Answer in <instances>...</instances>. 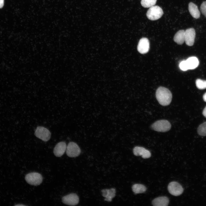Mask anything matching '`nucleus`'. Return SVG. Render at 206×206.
Listing matches in <instances>:
<instances>
[{"label": "nucleus", "mask_w": 206, "mask_h": 206, "mask_svg": "<svg viewBox=\"0 0 206 206\" xmlns=\"http://www.w3.org/2000/svg\"><path fill=\"white\" fill-rule=\"evenodd\" d=\"M156 96L159 103L163 106L168 105L172 100L171 93L168 89L163 87L161 86L157 88Z\"/></svg>", "instance_id": "obj_1"}, {"label": "nucleus", "mask_w": 206, "mask_h": 206, "mask_svg": "<svg viewBox=\"0 0 206 206\" xmlns=\"http://www.w3.org/2000/svg\"><path fill=\"white\" fill-rule=\"evenodd\" d=\"M151 126L152 128L155 131L165 132L170 130L171 125L168 120H162L155 122Z\"/></svg>", "instance_id": "obj_2"}, {"label": "nucleus", "mask_w": 206, "mask_h": 206, "mask_svg": "<svg viewBox=\"0 0 206 206\" xmlns=\"http://www.w3.org/2000/svg\"><path fill=\"white\" fill-rule=\"evenodd\" d=\"M162 9L159 6L156 5L150 7L146 13L147 17L150 20H155L160 18L163 15Z\"/></svg>", "instance_id": "obj_3"}, {"label": "nucleus", "mask_w": 206, "mask_h": 206, "mask_svg": "<svg viewBox=\"0 0 206 206\" xmlns=\"http://www.w3.org/2000/svg\"><path fill=\"white\" fill-rule=\"evenodd\" d=\"M25 179L29 184L37 186L42 183L43 177L40 173L33 172L27 174L25 176Z\"/></svg>", "instance_id": "obj_4"}, {"label": "nucleus", "mask_w": 206, "mask_h": 206, "mask_svg": "<svg viewBox=\"0 0 206 206\" xmlns=\"http://www.w3.org/2000/svg\"><path fill=\"white\" fill-rule=\"evenodd\" d=\"M35 135L38 138L46 142L50 139L51 133L47 128L43 126H39L35 130Z\"/></svg>", "instance_id": "obj_5"}, {"label": "nucleus", "mask_w": 206, "mask_h": 206, "mask_svg": "<svg viewBox=\"0 0 206 206\" xmlns=\"http://www.w3.org/2000/svg\"><path fill=\"white\" fill-rule=\"evenodd\" d=\"M80 149L78 146L74 142H70L66 149L67 155L70 157H74L78 156L80 153Z\"/></svg>", "instance_id": "obj_6"}, {"label": "nucleus", "mask_w": 206, "mask_h": 206, "mask_svg": "<svg viewBox=\"0 0 206 206\" xmlns=\"http://www.w3.org/2000/svg\"><path fill=\"white\" fill-rule=\"evenodd\" d=\"M168 189L170 194L175 196L181 195L183 191L181 185L175 181L170 183L168 185Z\"/></svg>", "instance_id": "obj_7"}, {"label": "nucleus", "mask_w": 206, "mask_h": 206, "mask_svg": "<svg viewBox=\"0 0 206 206\" xmlns=\"http://www.w3.org/2000/svg\"><path fill=\"white\" fill-rule=\"evenodd\" d=\"M62 202L65 204L74 206L78 203L79 198L76 194L72 193L64 196L62 198Z\"/></svg>", "instance_id": "obj_8"}, {"label": "nucleus", "mask_w": 206, "mask_h": 206, "mask_svg": "<svg viewBox=\"0 0 206 206\" xmlns=\"http://www.w3.org/2000/svg\"><path fill=\"white\" fill-rule=\"evenodd\" d=\"M195 35V30L193 28H188L185 31V41L187 45L191 46L193 45Z\"/></svg>", "instance_id": "obj_9"}, {"label": "nucleus", "mask_w": 206, "mask_h": 206, "mask_svg": "<svg viewBox=\"0 0 206 206\" xmlns=\"http://www.w3.org/2000/svg\"><path fill=\"white\" fill-rule=\"evenodd\" d=\"M149 49V42L148 39L145 37L141 39L137 46L138 52L141 54H145L148 52Z\"/></svg>", "instance_id": "obj_10"}, {"label": "nucleus", "mask_w": 206, "mask_h": 206, "mask_svg": "<svg viewBox=\"0 0 206 206\" xmlns=\"http://www.w3.org/2000/svg\"><path fill=\"white\" fill-rule=\"evenodd\" d=\"M134 154L136 156H141L142 158L146 159L149 158L151 153L148 150L140 146H136L133 149Z\"/></svg>", "instance_id": "obj_11"}, {"label": "nucleus", "mask_w": 206, "mask_h": 206, "mask_svg": "<svg viewBox=\"0 0 206 206\" xmlns=\"http://www.w3.org/2000/svg\"><path fill=\"white\" fill-rule=\"evenodd\" d=\"M66 143L64 142H58L54 149V153L56 157H60L64 153L66 149Z\"/></svg>", "instance_id": "obj_12"}, {"label": "nucleus", "mask_w": 206, "mask_h": 206, "mask_svg": "<svg viewBox=\"0 0 206 206\" xmlns=\"http://www.w3.org/2000/svg\"><path fill=\"white\" fill-rule=\"evenodd\" d=\"M188 9L190 14L193 18L197 19L200 17V12L197 6L194 3L192 2L189 3Z\"/></svg>", "instance_id": "obj_13"}, {"label": "nucleus", "mask_w": 206, "mask_h": 206, "mask_svg": "<svg viewBox=\"0 0 206 206\" xmlns=\"http://www.w3.org/2000/svg\"><path fill=\"white\" fill-rule=\"evenodd\" d=\"M169 199L165 196L159 197L154 199L152 201V204L155 206H166L169 203Z\"/></svg>", "instance_id": "obj_14"}, {"label": "nucleus", "mask_w": 206, "mask_h": 206, "mask_svg": "<svg viewBox=\"0 0 206 206\" xmlns=\"http://www.w3.org/2000/svg\"><path fill=\"white\" fill-rule=\"evenodd\" d=\"M102 196L105 198V201H111L112 199L115 196L116 190L114 188L104 189L102 190Z\"/></svg>", "instance_id": "obj_15"}, {"label": "nucleus", "mask_w": 206, "mask_h": 206, "mask_svg": "<svg viewBox=\"0 0 206 206\" xmlns=\"http://www.w3.org/2000/svg\"><path fill=\"white\" fill-rule=\"evenodd\" d=\"M185 31L181 30L178 31L174 37V40L178 44L181 45L185 41Z\"/></svg>", "instance_id": "obj_16"}, {"label": "nucleus", "mask_w": 206, "mask_h": 206, "mask_svg": "<svg viewBox=\"0 0 206 206\" xmlns=\"http://www.w3.org/2000/svg\"><path fill=\"white\" fill-rule=\"evenodd\" d=\"M186 61L189 69L192 70L196 68L199 64V61L195 57H191L188 58Z\"/></svg>", "instance_id": "obj_17"}, {"label": "nucleus", "mask_w": 206, "mask_h": 206, "mask_svg": "<svg viewBox=\"0 0 206 206\" xmlns=\"http://www.w3.org/2000/svg\"><path fill=\"white\" fill-rule=\"evenodd\" d=\"M132 188L133 191L135 194L143 193L146 191V187L143 185L138 184L133 185Z\"/></svg>", "instance_id": "obj_18"}, {"label": "nucleus", "mask_w": 206, "mask_h": 206, "mask_svg": "<svg viewBox=\"0 0 206 206\" xmlns=\"http://www.w3.org/2000/svg\"><path fill=\"white\" fill-rule=\"evenodd\" d=\"M156 1L157 0H141V4L144 7L148 8L155 5Z\"/></svg>", "instance_id": "obj_19"}, {"label": "nucleus", "mask_w": 206, "mask_h": 206, "mask_svg": "<svg viewBox=\"0 0 206 206\" xmlns=\"http://www.w3.org/2000/svg\"><path fill=\"white\" fill-rule=\"evenodd\" d=\"M197 132L200 135L206 136V122L200 124L197 128Z\"/></svg>", "instance_id": "obj_20"}, {"label": "nucleus", "mask_w": 206, "mask_h": 206, "mask_svg": "<svg viewBox=\"0 0 206 206\" xmlns=\"http://www.w3.org/2000/svg\"><path fill=\"white\" fill-rule=\"evenodd\" d=\"M196 85L197 87L199 89L206 88V81L200 79H197L196 81Z\"/></svg>", "instance_id": "obj_21"}, {"label": "nucleus", "mask_w": 206, "mask_h": 206, "mask_svg": "<svg viewBox=\"0 0 206 206\" xmlns=\"http://www.w3.org/2000/svg\"><path fill=\"white\" fill-rule=\"evenodd\" d=\"M179 66L180 69L183 71H185L189 70L186 60L181 61L179 64Z\"/></svg>", "instance_id": "obj_22"}, {"label": "nucleus", "mask_w": 206, "mask_h": 206, "mask_svg": "<svg viewBox=\"0 0 206 206\" xmlns=\"http://www.w3.org/2000/svg\"><path fill=\"white\" fill-rule=\"evenodd\" d=\"M200 9L202 14L206 17V1L202 3Z\"/></svg>", "instance_id": "obj_23"}, {"label": "nucleus", "mask_w": 206, "mask_h": 206, "mask_svg": "<svg viewBox=\"0 0 206 206\" xmlns=\"http://www.w3.org/2000/svg\"><path fill=\"white\" fill-rule=\"evenodd\" d=\"M4 4V0H0V9L2 8Z\"/></svg>", "instance_id": "obj_24"}, {"label": "nucleus", "mask_w": 206, "mask_h": 206, "mask_svg": "<svg viewBox=\"0 0 206 206\" xmlns=\"http://www.w3.org/2000/svg\"><path fill=\"white\" fill-rule=\"evenodd\" d=\"M203 114L206 118V106L205 108L203 111Z\"/></svg>", "instance_id": "obj_25"}, {"label": "nucleus", "mask_w": 206, "mask_h": 206, "mask_svg": "<svg viewBox=\"0 0 206 206\" xmlns=\"http://www.w3.org/2000/svg\"><path fill=\"white\" fill-rule=\"evenodd\" d=\"M204 100L206 102V92L204 94L203 96Z\"/></svg>", "instance_id": "obj_26"}, {"label": "nucleus", "mask_w": 206, "mask_h": 206, "mask_svg": "<svg viewBox=\"0 0 206 206\" xmlns=\"http://www.w3.org/2000/svg\"><path fill=\"white\" fill-rule=\"evenodd\" d=\"M16 205L19 206V205Z\"/></svg>", "instance_id": "obj_27"}]
</instances>
